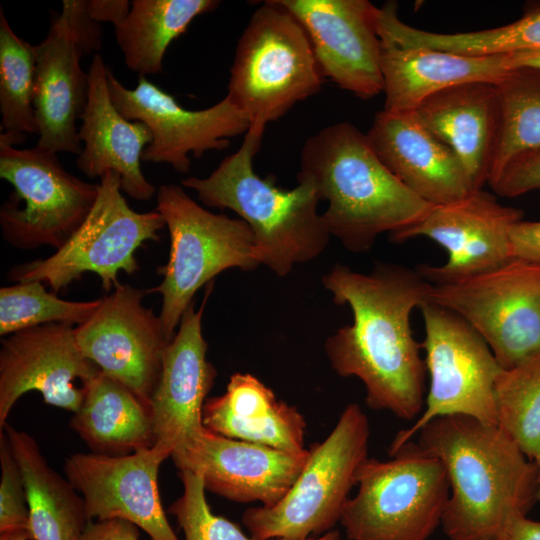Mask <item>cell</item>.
<instances>
[{
	"label": "cell",
	"instance_id": "obj_18",
	"mask_svg": "<svg viewBox=\"0 0 540 540\" xmlns=\"http://www.w3.org/2000/svg\"><path fill=\"white\" fill-rule=\"evenodd\" d=\"M302 25L323 77L368 100L383 92L376 6L367 0H278Z\"/></svg>",
	"mask_w": 540,
	"mask_h": 540
},
{
	"label": "cell",
	"instance_id": "obj_27",
	"mask_svg": "<svg viewBox=\"0 0 540 540\" xmlns=\"http://www.w3.org/2000/svg\"><path fill=\"white\" fill-rule=\"evenodd\" d=\"M70 425L94 453L126 455L155 445L151 406L99 371Z\"/></svg>",
	"mask_w": 540,
	"mask_h": 540
},
{
	"label": "cell",
	"instance_id": "obj_4",
	"mask_svg": "<svg viewBox=\"0 0 540 540\" xmlns=\"http://www.w3.org/2000/svg\"><path fill=\"white\" fill-rule=\"evenodd\" d=\"M264 130L249 128L240 148L209 176L187 177L181 184L204 205L237 213L254 235L260 264L284 277L319 256L331 235L318 213L320 199L311 181L297 177V186L287 190L254 171Z\"/></svg>",
	"mask_w": 540,
	"mask_h": 540
},
{
	"label": "cell",
	"instance_id": "obj_45",
	"mask_svg": "<svg viewBox=\"0 0 540 540\" xmlns=\"http://www.w3.org/2000/svg\"><path fill=\"white\" fill-rule=\"evenodd\" d=\"M271 540H288L284 538H276ZM303 540H341L340 533L337 530H331L323 535L316 536V537H310Z\"/></svg>",
	"mask_w": 540,
	"mask_h": 540
},
{
	"label": "cell",
	"instance_id": "obj_44",
	"mask_svg": "<svg viewBox=\"0 0 540 540\" xmlns=\"http://www.w3.org/2000/svg\"><path fill=\"white\" fill-rule=\"evenodd\" d=\"M32 539L28 529H14L0 532V540H29Z\"/></svg>",
	"mask_w": 540,
	"mask_h": 540
},
{
	"label": "cell",
	"instance_id": "obj_31",
	"mask_svg": "<svg viewBox=\"0 0 540 540\" xmlns=\"http://www.w3.org/2000/svg\"><path fill=\"white\" fill-rule=\"evenodd\" d=\"M391 37L402 47H425L468 56L540 50V4L529 7L510 24L472 32L435 33L398 20L391 28Z\"/></svg>",
	"mask_w": 540,
	"mask_h": 540
},
{
	"label": "cell",
	"instance_id": "obj_12",
	"mask_svg": "<svg viewBox=\"0 0 540 540\" xmlns=\"http://www.w3.org/2000/svg\"><path fill=\"white\" fill-rule=\"evenodd\" d=\"M429 300L467 321L503 369L540 352V264L512 259L469 279L433 286Z\"/></svg>",
	"mask_w": 540,
	"mask_h": 540
},
{
	"label": "cell",
	"instance_id": "obj_14",
	"mask_svg": "<svg viewBox=\"0 0 540 540\" xmlns=\"http://www.w3.org/2000/svg\"><path fill=\"white\" fill-rule=\"evenodd\" d=\"M523 212L504 206L483 191L457 202L435 206L416 224L390 235L396 243L427 237L448 253L440 266L421 264L419 274L433 286L454 284L497 269L510 260L511 230Z\"/></svg>",
	"mask_w": 540,
	"mask_h": 540
},
{
	"label": "cell",
	"instance_id": "obj_10",
	"mask_svg": "<svg viewBox=\"0 0 540 540\" xmlns=\"http://www.w3.org/2000/svg\"><path fill=\"white\" fill-rule=\"evenodd\" d=\"M425 365L430 377L425 408L394 437L389 454L435 418L461 414L497 425L495 385L502 367L481 335L462 317L430 300L420 308Z\"/></svg>",
	"mask_w": 540,
	"mask_h": 540
},
{
	"label": "cell",
	"instance_id": "obj_26",
	"mask_svg": "<svg viewBox=\"0 0 540 540\" xmlns=\"http://www.w3.org/2000/svg\"><path fill=\"white\" fill-rule=\"evenodd\" d=\"M202 420L208 430L229 438L290 453L305 450L303 415L248 373H234L224 394L206 399Z\"/></svg>",
	"mask_w": 540,
	"mask_h": 540
},
{
	"label": "cell",
	"instance_id": "obj_30",
	"mask_svg": "<svg viewBox=\"0 0 540 540\" xmlns=\"http://www.w3.org/2000/svg\"><path fill=\"white\" fill-rule=\"evenodd\" d=\"M496 88L501 119L489 185L514 160L540 151V70L512 69Z\"/></svg>",
	"mask_w": 540,
	"mask_h": 540
},
{
	"label": "cell",
	"instance_id": "obj_5",
	"mask_svg": "<svg viewBox=\"0 0 540 540\" xmlns=\"http://www.w3.org/2000/svg\"><path fill=\"white\" fill-rule=\"evenodd\" d=\"M323 75L309 37L278 0L265 1L238 39L226 97L265 129L296 103L318 93Z\"/></svg>",
	"mask_w": 540,
	"mask_h": 540
},
{
	"label": "cell",
	"instance_id": "obj_33",
	"mask_svg": "<svg viewBox=\"0 0 540 540\" xmlns=\"http://www.w3.org/2000/svg\"><path fill=\"white\" fill-rule=\"evenodd\" d=\"M36 48L15 34L0 7L1 133H37L33 109Z\"/></svg>",
	"mask_w": 540,
	"mask_h": 540
},
{
	"label": "cell",
	"instance_id": "obj_8",
	"mask_svg": "<svg viewBox=\"0 0 540 540\" xmlns=\"http://www.w3.org/2000/svg\"><path fill=\"white\" fill-rule=\"evenodd\" d=\"M370 426L355 403L347 405L330 434L308 450L307 461L286 495L271 507H250L242 522L254 540H303L323 535L340 521L368 458Z\"/></svg>",
	"mask_w": 540,
	"mask_h": 540
},
{
	"label": "cell",
	"instance_id": "obj_13",
	"mask_svg": "<svg viewBox=\"0 0 540 540\" xmlns=\"http://www.w3.org/2000/svg\"><path fill=\"white\" fill-rule=\"evenodd\" d=\"M107 85L117 110L128 120L145 123L153 139L142 161L166 163L179 173H188L189 154L200 158L210 150H224L230 138L245 134L248 118L226 96L213 106L189 110L146 76L134 89L126 88L107 66Z\"/></svg>",
	"mask_w": 540,
	"mask_h": 540
},
{
	"label": "cell",
	"instance_id": "obj_21",
	"mask_svg": "<svg viewBox=\"0 0 540 540\" xmlns=\"http://www.w3.org/2000/svg\"><path fill=\"white\" fill-rule=\"evenodd\" d=\"M366 136L388 170L427 203L451 204L474 191L454 152L413 112L379 111Z\"/></svg>",
	"mask_w": 540,
	"mask_h": 540
},
{
	"label": "cell",
	"instance_id": "obj_41",
	"mask_svg": "<svg viewBox=\"0 0 540 540\" xmlns=\"http://www.w3.org/2000/svg\"><path fill=\"white\" fill-rule=\"evenodd\" d=\"M131 2L127 0H89L87 10L97 22H111L114 27L127 17Z\"/></svg>",
	"mask_w": 540,
	"mask_h": 540
},
{
	"label": "cell",
	"instance_id": "obj_23",
	"mask_svg": "<svg viewBox=\"0 0 540 540\" xmlns=\"http://www.w3.org/2000/svg\"><path fill=\"white\" fill-rule=\"evenodd\" d=\"M36 67L33 109L39 139L36 146L57 154L79 155L82 143L76 121L86 108L89 78L80 66L83 56L57 13H51L50 29L35 46Z\"/></svg>",
	"mask_w": 540,
	"mask_h": 540
},
{
	"label": "cell",
	"instance_id": "obj_32",
	"mask_svg": "<svg viewBox=\"0 0 540 540\" xmlns=\"http://www.w3.org/2000/svg\"><path fill=\"white\" fill-rule=\"evenodd\" d=\"M495 395L497 426L540 468V352L502 369Z\"/></svg>",
	"mask_w": 540,
	"mask_h": 540
},
{
	"label": "cell",
	"instance_id": "obj_39",
	"mask_svg": "<svg viewBox=\"0 0 540 540\" xmlns=\"http://www.w3.org/2000/svg\"><path fill=\"white\" fill-rule=\"evenodd\" d=\"M510 237L513 259L540 264V221H519Z\"/></svg>",
	"mask_w": 540,
	"mask_h": 540
},
{
	"label": "cell",
	"instance_id": "obj_2",
	"mask_svg": "<svg viewBox=\"0 0 540 540\" xmlns=\"http://www.w3.org/2000/svg\"><path fill=\"white\" fill-rule=\"evenodd\" d=\"M418 433L417 444L448 476L441 526L450 540H492L510 518L540 502V468L497 425L454 414Z\"/></svg>",
	"mask_w": 540,
	"mask_h": 540
},
{
	"label": "cell",
	"instance_id": "obj_37",
	"mask_svg": "<svg viewBox=\"0 0 540 540\" xmlns=\"http://www.w3.org/2000/svg\"><path fill=\"white\" fill-rule=\"evenodd\" d=\"M75 40L82 55L98 54L102 47V27L87 10V0H63L57 13Z\"/></svg>",
	"mask_w": 540,
	"mask_h": 540
},
{
	"label": "cell",
	"instance_id": "obj_3",
	"mask_svg": "<svg viewBox=\"0 0 540 540\" xmlns=\"http://www.w3.org/2000/svg\"><path fill=\"white\" fill-rule=\"evenodd\" d=\"M297 177L328 202L322 218L330 235L350 252L370 251L377 237L404 230L435 206L407 188L380 161L366 134L349 122L324 127L301 150Z\"/></svg>",
	"mask_w": 540,
	"mask_h": 540
},
{
	"label": "cell",
	"instance_id": "obj_43",
	"mask_svg": "<svg viewBox=\"0 0 540 540\" xmlns=\"http://www.w3.org/2000/svg\"><path fill=\"white\" fill-rule=\"evenodd\" d=\"M512 67H529L540 70V50L522 51L511 54Z\"/></svg>",
	"mask_w": 540,
	"mask_h": 540
},
{
	"label": "cell",
	"instance_id": "obj_34",
	"mask_svg": "<svg viewBox=\"0 0 540 540\" xmlns=\"http://www.w3.org/2000/svg\"><path fill=\"white\" fill-rule=\"evenodd\" d=\"M101 298L68 301L47 292L41 281L19 282L0 289V335L49 323L81 325L96 311Z\"/></svg>",
	"mask_w": 540,
	"mask_h": 540
},
{
	"label": "cell",
	"instance_id": "obj_38",
	"mask_svg": "<svg viewBox=\"0 0 540 540\" xmlns=\"http://www.w3.org/2000/svg\"><path fill=\"white\" fill-rule=\"evenodd\" d=\"M490 186L496 194L509 198L540 190V151L514 160Z\"/></svg>",
	"mask_w": 540,
	"mask_h": 540
},
{
	"label": "cell",
	"instance_id": "obj_11",
	"mask_svg": "<svg viewBox=\"0 0 540 540\" xmlns=\"http://www.w3.org/2000/svg\"><path fill=\"white\" fill-rule=\"evenodd\" d=\"M0 177L14 192L0 208L4 240L28 250L60 249L93 208L99 184L70 174L56 154L38 148L18 149L0 136Z\"/></svg>",
	"mask_w": 540,
	"mask_h": 540
},
{
	"label": "cell",
	"instance_id": "obj_25",
	"mask_svg": "<svg viewBox=\"0 0 540 540\" xmlns=\"http://www.w3.org/2000/svg\"><path fill=\"white\" fill-rule=\"evenodd\" d=\"M380 41L383 110L388 112H412L431 95L460 84H496L514 69L511 54L468 56Z\"/></svg>",
	"mask_w": 540,
	"mask_h": 540
},
{
	"label": "cell",
	"instance_id": "obj_19",
	"mask_svg": "<svg viewBox=\"0 0 540 540\" xmlns=\"http://www.w3.org/2000/svg\"><path fill=\"white\" fill-rule=\"evenodd\" d=\"M308 450L290 453L208 430L173 453L179 471L201 477L205 490L238 503H278L298 478Z\"/></svg>",
	"mask_w": 540,
	"mask_h": 540
},
{
	"label": "cell",
	"instance_id": "obj_42",
	"mask_svg": "<svg viewBox=\"0 0 540 540\" xmlns=\"http://www.w3.org/2000/svg\"><path fill=\"white\" fill-rule=\"evenodd\" d=\"M492 540H540V521L527 515L510 518Z\"/></svg>",
	"mask_w": 540,
	"mask_h": 540
},
{
	"label": "cell",
	"instance_id": "obj_16",
	"mask_svg": "<svg viewBox=\"0 0 540 540\" xmlns=\"http://www.w3.org/2000/svg\"><path fill=\"white\" fill-rule=\"evenodd\" d=\"M99 371L81 352L74 325L49 323L8 335L0 349V430L17 400L30 391L75 413L85 385Z\"/></svg>",
	"mask_w": 540,
	"mask_h": 540
},
{
	"label": "cell",
	"instance_id": "obj_15",
	"mask_svg": "<svg viewBox=\"0 0 540 540\" xmlns=\"http://www.w3.org/2000/svg\"><path fill=\"white\" fill-rule=\"evenodd\" d=\"M146 291L118 284L92 316L75 327L83 355L101 372L150 404L169 344L159 316L143 305Z\"/></svg>",
	"mask_w": 540,
	"mask_h": 540
},
{
	"label": "cell",
	"instance_id": "obj_6",
	"mask_svg": "<svg viewBox=\"0 0 540 540\" xmlns=\"http://www.w3.org/2000/svg\"><path fill=\"white\" fill-rule=\"evenodd\" d=\"M156 210L168 229L170 251L167 263L158 268L162 281L146 292L162 296L159 317L171 342L202 286L225 270L251 271L260 262L254 235L244 220L204 209L181 186L161 185Z\"/></svg>",
	"mask_w": 540,
	"mask_h": 540
},
{
	"label": "cell",
	"instance_id": "obj_20",
	"mask_svg": "<svg viewBox=\"0 0 540 540\" xmlns=\"http://www.w3.org/2000/svg\"><path fill=\"white\" fill-rule=\"evenodd\" d=\"M213 289L209 283L198 310L194 302L184 312L178 331L164 350L157 386L151 397L155 445L170 455L183 449L204 431L202 411L216 369L207 360L202 317Z\"/></svg>",
	"mask_w": 540,
	"mask_h": 540
},
{
	"label": "cell",
	"instance_id": "obj_35",
	"mask_svg": "<svg viewBox=\"0 0 540 540\" xmlns=\"http://www.w3.org/2000/svg\"><path fill=\"white\" fill-rule=\"evenodd\" d=\"M179 472L183 494L169 506L168 512L176 517L185 540H254L236 524L211 511L199 475Z\"/></svg>",
	"mask_w": 540,
	"mask_h": 540
},
{
	"label": "cell",
	"instance_id": "obj_7",
	"mask_svg": "<svg viewBox=\"0 0 540 540\" xmlns=\"http://www.w3.org/2000/svg\"><path fill=\"white\" fill-rule=\"evenodd\" d=\"M391 458H367L340 523L349 540H428L450 495L443 463L408 441Z\"/></svg>",
	"mask_w": 540,
	"mask_h": 540
},
{
	"label": "cell",
	"instance_id": "obj_29",
	"mask_svg": "<svg viewBox=\"0 0 540 540\" xmlns=\"http://www.w3.org/2000/svg\"><path fill=\"white\" fill-rule=\"evenodd\" d=\"M217 0H133L123 22L115 26L116 41L126 66L140 76L163 71L168 46L199 15L219 6Z\"/></svg>",
	"mask_w": 540,
	"mask_h": 540
},
{
	"label": "cell",
	"instance_id": "obj_36",
	"mask_svg": "<svg viewBox=\"0 0 540 540\" xmlns=\"http://www.w3.org/2000/svg\"><path fill=\"white\" fill-rule=\"evenodd\" d=\"M0 465V532L29 530V508L24 482L3 431H0Z\"/></svg>",
	"mask_w": 540,
	"mask_h": 540
},
{
	"label": "cell",
	"instance_id": "obj_9",
	"mask_svg": "<svg viewBox=\"0 0 540 540\" xmlns=\"http://www.w3.org/2000/svg\"><path fill=\"white\" fill-rule=\"evenodd\" d=\"M98 196L90 213L54 254L12 268L11 281H41L56 293L93 272L109 292L119 284L120 271L128 275L139 270L136 250L146 241H159V231L166 227L161 214L137 212L121 193V177L114 170L101 178Z\"/></svg>",
	"mask_w": 540,
	"mask_h": 540
},
{
	"label": "cell",
	"instance_id": "obj_28",
	"mask_svg": "<svg viewBox=\"0 0 540 540\" xmlns=\"http://www.w3.org/2000/svg\"><path fill=\"white\" fill-rule=\"evenodd\" d=\"M0 431L22 475L32 540H80L90 522L82 496L49 466L32 436L8 423Z\"/></svg>",
	"mask_w": 540,
	"mask_h": 540
},
{
	"label": "cell",
	"instance_id": "obj_1",
	"mask_svg": "<svg viewBox=\"0 0 540 540\" xmlns=\"http://www.w3.org/2000/svg\"><path fill=\"white\" fill-rule=\"evenodd\" d=\"M322 283L353 315L325 341L331 368L361 380L369 408L415 421L425 406L427 369L410 316L429 300L433 285L417 269L396 264H378L369 274L337 264Z\"/></svg>",
	"mask_w": 540,
	"mask_h": 540
},
{
	"label": "cell",
	"instance_id": "obj_22",
	"mask_svg": "<svg viewBox=\"0 0 540 540\" xmlns=\"http://www.w3.org/2000/svg\"><path fill=\"white\" fill-rule=\"evenodd\" d=\"M87 73L89 95L78 130L83 146L76 165L89 178L116 171L123 192L135 200L147 201L156 188L143 175L141 161L153 139L152 132L145 123L126 119L115 107L107 85V66L100 53L93 55Z\"/></svg>",
	"mask_w": 540,
	"mask_h": 540
},
{
	"label": "cell",
	"instance_id": "obj_24",
	"mask_svg": "<svg viewBox=\"0 0 540 540\" xmlns=\"http://www.w3.org/2000/svg\"><path fill=\"white\" fill-rule=\"evenodd\" d=\"M417 120L447 145L474 191L488 183L500 129L495 83L469 82L437 92L414 111Z\"/></svg>",
	"mask_w": 540,
	"mask_h": 540
},
{
	"label": "cell",
	"instance_id": "obj_17",
	"mask_svg": "<svg viewBox=\"0 0 540 540\" xmlns=\"http://www.w3.org/2000/svg\"><path fill=\"white\" fill-rule=\"evenodd\" d=\"M171 457L154 445L126 455L75 453L65 462V474L97 521L127 520L151 540H179L162 507L159 467Z\"/></svg>",
	"mask_w": 540,
	"mask_h": 540
},
{
	"label": "cell",
	"instance_id": "obj_40",
	"mask_svg": "<svg viewBox=\"0 0 540 540\" xmlns=\"http://www.w3.org/2000/svg\"><path fill=\"white\" fill-rule=\"evenodd\" d=\"M138 528L123 519L90 521L80 540H139Z\"/></svg>",
	"mask_w": 540,
	"mask_h": 540
}]
</instances>
